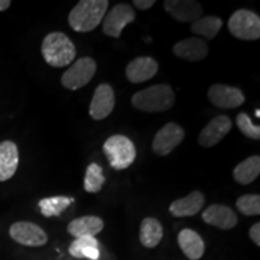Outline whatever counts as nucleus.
Here are the masks:
<instances>
[{
	"label": "nucleus",
	"instance_id": "obj_3",
	"mask_svg": "<svg viewBox=\"0 0 260 260\" xmlns=\"http://www.w3.org/2000/svg\"><path fill=\"white\" fill-rule=\"evenodd\" d=\"M175 92L169 84H154L132 96V104L142 112H164L175 104Z\"/></svg>",
	"mask_w": 260,
	"mask_h": 260
},
{
	"label": "nucleus",
	"instance_id": "obj_21",
	"mask_svg": "<svg viewBox=\"0 0 260 260\" xmlns=\"http://www.w3.org/2000/svg\"><path fill=\"white\" fill-rule=\"evenodd\" d=\"M140 242L146 248H154L161 242L162 226L160 222L153 217H147L141 222L140 225Z\"/></svg>",
	"mask_w": 260,
	"mask_h": 260
},
{
	"label": "nucleus",
	"instance_id": "obj_24",
	"mask_svg": "<svg viewBox=\"0 0 260 260\" xmlns=\"http://www.w3.org/2000/svg\"><path fill=\"white\" fill-rule=\"evenodd\" d=\"M74 203V198L69 197H50L44 198L39 201V209L44 217H58L64 212L71 204Z\"/></svg>",
	"mask_w": 260,
	"mask_h": 260
},
{
	"label": "nucleus",
	"instance_id": "obj_15",
	"mask_svg": "<svg viewBox=\"0 0 260 260\" xmlns=\"http://www.w3.org/2000/svg\"><path fill=\"white\" fill-rule=\"evenodd\" d=\"M159 69L158 61L152 57H138L126 65L125 76L132 83H144L153 79Z\"/></svg>",
	"mask_w": 260,
	"mask_h": 260
},
{
	"label": "nucleus",
	"instance_id": "obj_4",
	"mask_svg": "<svg viewBox=\"0 0 260 260\" xmlns=\"http://www.w3.org/2000/svg\"><path fill=\"white\" fill-rule=\"evenodd\" d=\"M103 151L115 170H125L136 159L134 142L124 135H112L106 140Z\"/></svg>",
	"mask_w": 260,
	"mask_h": 260
},
{
	"label": "nucleus",
	"instance_id": "obj_9",
	"mask_svg": "<svg viewBox=\"0 0 260 260\" xmlns=\"http://www.w3.org/2000/svg\"><path fill=\"white\" fill-rule=\"evenodd\" d=\"M184 129L175 122H169L155 134L152 142V151L159 157L170 154L183 141Z\"/></svg>",
	"mask_w": 260,
	"mask_h": 260
},
{
	"label": "nucleus",
	"instance_id": "obj_12",
	"mask_svg": "<svg viewBox=\"0 0 260 260\" xmlns=\"http://www.w3.org/2000/svg\"><path fill=\"white\" fill-rule=\"evenodd\" d=\"M233 128V121L225 115H219L214 117L210 121L205 128L201 130L198 141L200 146L205 148L213 147L214 145L219 144L225 136L229 134Z\"/></svg>",
	"mask_w": 260,
	"mask_h": 260
},
{
	"label": "nucleus",
	"instance_id": "obj_16",
	"mask_svg": "<svg viewBox=\"0 0 260 260\" xmlns=\"http://www.w3.org/2000/svg\"><path fill=\"white\" fill-rule=\"evenodd\" d=\"M209 45L200 38H188L178 41L174 46V54L188 61L203 60L209 54Z\"/></svg>",
	"mask_w": 260,
	"mask_h": 260
},
{
	"label": "nucleus",
	"instance_id": "obj_6",
	"mask_svg": "<svg viewBox=\"0 0 260 260\" xmlns=\"http://www.w3.org/2000/svg\"><path fill=\"white\" fill-rule=\"evenodd\" d=\"M96 73V61L90 57L77 59L61 76V86L69 90H77L87 86Z\"/></svg>",
	"mask_w": 260,
	"mask_h": 260
},
{
	"label": "nucleus",
	"instance_id": "obj_30",
	"mask_svg": "<svg viewBox=\"0 0 260 260\" xmlns=\"http://www.w3.org/2000/svg\"><path fill=\"white\" fill-rule=\"evenodd\" d=\"M100 256V251L96 247H88L82 252V258H87L89 260H98Z\"/></svg>",
	"mask_w": 260,
	"mask_h": 260
},
{
	"label": "nucleus",
	"instance_id": "obj_14",
	"mask_svg": "<svg viewBox=\"0 0 260 260\" xmlns=\"http://www.w3.org/2000/svg\"><path fill=\"white\" fill-rule=\"evenodd\" d=\"M203 220L209 225L216 226L222 230H230L236 226L237 219L236 213L229 206L222 204L210 205L203 212Z\"/></svg>",
	"mask_w": 260,
	"mask_h": 260
},
{
	"label": "nucleus",
	"instance_id": "obj_27",
	"mask_svg": "<svg viewBox=\"0 0 260 260\" xmlns=\"http://www.w3.org/2000/svg\"><path fill=\"white\" fill-rule=\"evenodd\" d=\"M236 125L246 138L251 140L260 139V126L255 125L245 112H240L236 117Z\"/></svg>",
	"mask_w": 260,
	"mask_h": 260
},
{
	"label": "nucleus",
	"instance_id": "obj_13",
	"mask_svg": "<svg viewBox=\"0 0 260 260\" xmlns=\"http://www.w3.org/2000/svg\"><path fill=\"white\" fill-rule=\"evenodd\" d=\"M164 9L172 18L181 23H193L203 15L200 3L193 0H165Z\"/></svg>",
	"mask_w": 260,
	"mask_h": 260
},
{
	"label": "nucleus",
	"instance_id": "obj_2",
	"mask_svg": "<svg viewBox=\"0 0 260 260\" xmlns=\"http://www.w3.org/2000/svg\"><path fill=\"white\" fill-rule=\"evenodd\" d=\"M41 54L50 67L63 68L74 61L76 47L64 32L53 31L47 34L42 40Z\"/></svg>",
	"mask_w": 260,
	"mask_h": 260
},
{
	"label": "nucleus",
	"instance_id": "obj_32",
	"mask_svg": "<svg viewBox=\"0 0 260 260\" xmlns=\"http://www.w3.org/2000/svg\"><path fill=\"white\" fill-rule=\"evenodd\" d=\"M11 5V2L10 0H0V11H6Z\"/></svg>",
	"mask_w": 260,
	"mask_h": 260
},
{
	"label": "nucleus",
	"instance_id": "obj_7",
	"mask_svg": "<svg viewBox=\"0 0 260 260\" xmlns=\"http://www.w3.org/2000/svg\"><path fill=\"white\" fill-rule=\"evenodd\" d=\"M9 235L15 242L25 247H41L48 241L46 232L31 222H16L10 226Z\"/></svg>",
	"mask_w": 260,
	"mask_h": 260
},
{
	"label": "nucleus",
	"instance_id": "obj_23",
	"mask_svg": "<svg viewBox=\"0 0 260 260\" xmlns=\"http://www.w3.org/2000/svg\"><path fill=\"white\" fill-rule=\"evenodd\" d=\"M223 27L222 18L217 16H205L193 22L190 25V30L193 34L198 35L197 38H204V40H212L218 35Z\"/></svg>",
	"mask_w": 260,
	"mask_h": 260
},
{
	"label": "nucleus",
	"instance_id": "obj_5",
	"mask_svg": "<svg viewBox=\"0 0 260 260\" xmlns=\"http://www.w3.org/2000/svg\"><path fill=\"white\" fill-rule=\"evenodd\" d=\"M228 29L239 40L255 41L260 38V17L249 10H237L230 16Z\"/></svg>",
	"mask_w": 260,
	"mask_h": 260
},
{
	"label": "nucleus",
	"instance_id": "obj_33",
	"mask_svg": "<svg viewBox=\"0 0 260 260\" xmlns=\"http://www.w3.org/2000/svg\"><path fill=\"white\" fill-rule=\"evenodd\" d=\"M255 116H256V118H260V110L259 109L255 110Z\"/></svg>",
	"mask_w": 260,
	"mask_h": 260
},
{
	"label": "nucleus",
	"instance_id": "obj_28",
	"mask_svg": "<svg viewBox=\"0 0 260 260\" xmlns=\"http://www.w3.org/2000/svg\"><path fill=\"white\" fill-rule=\"evenodd\" d=\"M99 241L95 239V237L92 236H84V237H79L75 241L71 242L69 247V253L75 258L82 259V252L88 247H96L99 248Z\"/></svg>",
	"mask_w": 260,
	"mask_h": 260
},
{
	"label": "nucleus",
	"instance_id": "obj_25",
	"mask_svg": "<svg viewBox=\"0 0 260 260\" xmlns=\"http://www.w3.org/2000/svg\"><path fill=\"white\" fill-rule=\"evenodd\" d=\"M106 178L103 175V169L96 162H92L87 167L84 175L83 187L87 193H99L105 183Z\"/></svg>",
	"mask_w": 260,
	"mask_h": 260
},
{
	"label": "nucleus",
	"instance_id": "obj_29",
	"mask_svg": "<svg viewBox=\"0 0 260 260\" xmlns=\"http://www.w3.org/2000/svg\"><path fill=\"white\" fill-rule=\"evenodd\" d=\"M249 237L253 241V243H255L256 246H260V223H255L253 224L249 229Z\"/></svg>",
	"mask_w": 260,
	"mask_h": 260
},
{
	"label": "nucleus",
	"instance_id": "obj_11",
	"mask_svg": "<svg viewBox=\"0 0 260 260\" xmlns=\"http://www.w3.org/2000/svg\"><path fill=\"white\" fill-rule=\"evenodd\" d=\"M207 96L210 102L219 109H236L246 102V98L241 90L223 83L212 84L207 92Z\"/></svg>",
	"mask_w": 260,
	"mask_h": 260
},
{
	"label": "nucleus",
	"instance_id": "obj_18",
	"mask_svg": "<svg viewBox=\"0 0 260 260\" xmlns=\"http://www.w3.org/2000/svg\"><path fill=\"white\" fill-rule=\"evenodd\" d=\"M18 147L14 141L5 140L0 142V182L14 177L18 168Z\"/></svg>",
	"mask_w": 260,
	"mask_h": 260
},
{
	"label": "nucleus",
	"instance_id": "obj_19",
	"mask_svg": "<svg viewBox=\"0 0 260 260\" xmlns=\"http://www.w3.org/2000/svg\"><path fill=\"white\" fill-rule=\"evenodd\" d=\"M177 243L181 251L189 260H199L205 253V242L193 229H183L178 233Z\"/></svg>",
	"mask_w": 260,
	"mask_h": 260
},
{
	"label": "nucleus",
	"instance_id": "obj_10",
	"mask_svg": "<svg viewBox=\"0 0 260 260\" xmlns=\"http://www.w3.org/2000/svg\"><path fill=\"white\" fill-rule=\"evenodd\" d=\"M115 104L116 98L112 87L109 83H100L94 90L89 105V116L95 121H103L111 115Z\"/></svg>",
	"mask_w": 260,
	"mask_h": 260
},
{
	"label": "nucleus",
	"instance_id": "obj_17",
	"mask_svg": "<svg viewBox=\"0 0 260 260\" xmlns=\"http://www.w3.org/2000/svg\"><path fill=\"white\" fill-rule=\"evenodd\" d=\"M205 205V195L200 190H194L187 197L172 201L169 211L174 217L183 218L198 214Z\"/></svg>",
	"mask_w": 260,
	"mask_h": 260
},
{
	"label": "nucleus",
	"instance_id": "obj_26",
	"mask_svg": "<svg viewBox=\"0 0 260 260\" xmlns=\"http://www.w3.org/2000/svg\"><path fill=\"white\" fill-rule=\"evenodd\" d=\"M236 209L245 216H259L260 214V195L245 194L236 200Z\"/></svg>",
	"mask_w": 260,
	"mask_h": 260
},
{
	"label": "nucleus",
	"instance_id": "obj_22",
	"mask_svg": "<svg viewBox=\"0 0 260 260\" xmlns=\"http://www.w3.org/2000/svg\"><path fill=\"white\" fill-rule=\"evenodd\" d=\"M260 174V157L259 155H252L248 157L245 160L237 164L234 168L233 175L234 180L237 183L242 184V186H247L251 184L252 182L256 180V177Z\"/></svg>",
	"mask_w": 260,
	"mask_h": 260
},
{
	"label": "nucleus",
	"instance_id": "obj_20",
	"mask_svg": "<svg viewBox=\"0 0 260 260\" xmlns=\"http://www.w3.org/2000/svg\"><path fill=\"white\" fill-rule=\"evenodd\" d=\"M103 229L104 220L98 216H83L68 224V233L76 239L84 236L94 237L102 233Z\"/></svg>",
	"mask_w": 260,
	"mask_h": 260
},
{
	"label": "nucleus",
	"instance_id": "obj_31",
	"mask_svg": "<svg viewBox=\"0 0 260 260\" xmlns=\"http://www.w3.org/2000/svg\"><path fill=\"white\" fill-rule=\"evenodd\" d=\"M133 4L139 10H149L155 4V0H134Z\"/></svg>",
	"mask_w": 260,
	"mask_h": 260
},
{
	"label": "nucleus",
	"instance_id": "obj_1",
	"mask_svg": "<svg viewBox=\"0 0 260 260\" xmlns=\"http://www.w3.org/2000/svg\"><path fill=\"white\" fill-rule=\"evenodd\" d=\"M107 0H81L69 14V24L77 32H88L95 29L105 17Z\"/></svg>",
	"mask_w": 260,
	"mask_h": 260
},
{
	"label": "nucleus",
	"instance_id": "obj_8",
	"mask_svg": "<svg viewBox=\"0 0 260 260\" xmlns=\"http://www.w3.org/2000/svg\"><path fill=\"white\" fill-rule=\"evenodd\" d=\"M134 9L128 4H117L105 15L103 22L104 34L110 38H119L123 29L135 21Z\"/></svg>",
	"mask_w": 260,
	"mask_h": 260
}]
</instances>
